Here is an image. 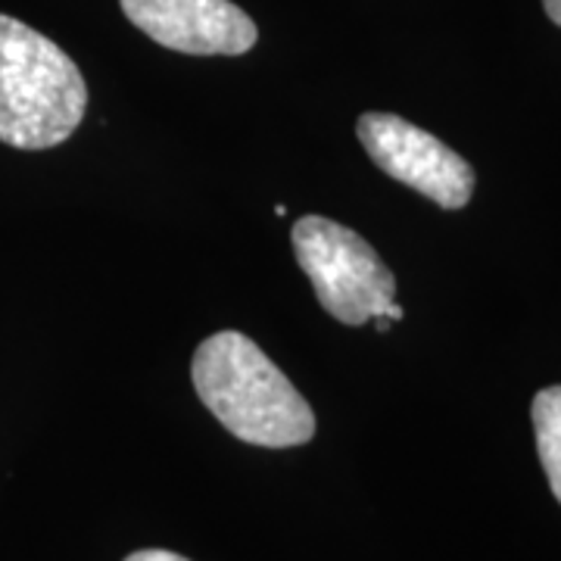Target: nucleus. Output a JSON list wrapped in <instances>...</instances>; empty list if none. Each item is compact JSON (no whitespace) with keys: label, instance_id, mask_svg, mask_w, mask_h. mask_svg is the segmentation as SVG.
Returning a JSON list of instances; mask_svg holds the SVG:
<instances>
[{"label":"nucleus","instance_id":"nucleus-1","mask_svg":"<svg viewBox=\"0 0 561 561\" xmlns=\"http://www.w3.org/2000/svg\"><path fill=\"white\" fill-rule=\"evenodd\" d=\"M191 378L203 405L238 440L287 449L316 437L312 405L241 331L206 337L194 353Z\"/></svg>","mask_w":561,"mask_h":561},{"label":"nucleus","instance_id":"nucleus-2","mask_svg":"<svg viewBox=\"0 0 561 561\" xmlns=\"http://www.w3.org/2000/svg\"><path fill=\"white\" fill-rule=\"evenodd\" d=\"M88 84L76 60L32 25L0 13V140L47 150L84 119Z\"/></svg>","mask_w":561,"mask_h":561},{"label":"nucleus","instance_id":"nucleus-3","mask_svg":"<svg viewBox=\"0 0 561 561\" xmlns=\"http://www.w3.org/2000/svg\"><path fill=\"white\" fill-rule=\"evenodd\" d=\"M290 241L328 316L353 328L387 316L397 297V278L365 238L341 221L306 216L294 225Z\"/></svg>","mask_w":561,"mask_h":561},{"label":"nucleus","instance_id":"nucleus-4","mask_svg":"<svg viewBox=\"0 0 561 561\" xmlns=\"http://www.w3.org/2000/svg\"><path fill=\"white\" fill-rule=\"evenodd\" d=\"M365 153L383 175L402 181L443 209H461L474 194V169L431 131L393 113H365L356 122Z\"/></svg>","mask_w":561,"mask_h":561},{"label":"nucleus","instance_id":"nucleus-5","mask_svg":"<svg viewBox=\"0 0 561 561\" xmlns=\"http://www.w3.org/2000/svg\"><path fill=\"white\" fill-rule=\"evenodd\" d=\"M147 38L191 57H241L260 28L231 0H119Z\"/></svg>","mask_w":561,"mask_h":561},{"label":"nucleus","instance_id":"nucleus-6","mask_svg":"<svg viewBox=\"0 0 561 561\" xmlns=\"http://www.w3.org/2000/svg\"><path fill=\"white\" fill-rule=\"evenodd\" d=\"M534 434H537V453H540L542 471L549 478L552 496L561 502V383L546 387L534 397L530 405Z\"/></svg>","mask_w":561,"mask_h":561},{"label":"nucleus","instance_id":"nucleus-7","mask_svg":"<svg viewBox=\"0 0 561 561\" xmlns=\"http://www.w3.org/2000/svg\"><path fill=\"white\" fill-rule=\"evenodd\" d=\"M125 561H187L179 552H165V549H140V552H131Z\"/></svg>","mask_w":561,"mask_h":561},{"label":"nucleus","instance_id":"nucleus-8","mask_svg":"<svg viewBox=\"0 0 561 561\" xmlns=\"http://www.w3.org/2000/svg\"><path fill=\"white\" fill-rule=\"evenodd\" d=\"M542 7H546V13H549V20L561 25V0H542Z\"/></svg>","mask_w":561,"mask_h":561}]
</instances>
